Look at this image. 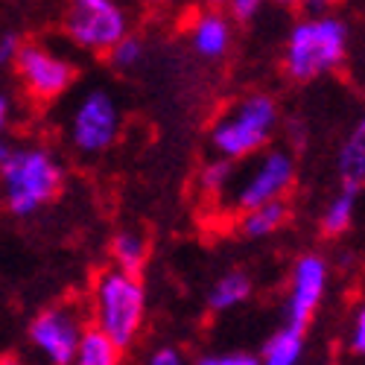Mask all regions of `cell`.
<instances>
[{
    "instance_id": "obj_27",
    "label": "cell",
    "mask_w": 365,
    "mask_h": 365,
    "mask_svg": "<svg viewBox=\"0 0 365 365\" xmlns=\"http://www.w3.org/2000/svg\"><path fill=\"white\" fill-rule=\"evenodd\" d=\"M333 4L336 0H301L304 12H333Z\"/></svg>"
},
{
    "instance_id": "obj_9",
    "label": "cell",
    "mask_w": 365,
    "mask_h": 365,
    "mask_svg": "<svg viewBox=\"0 0 365 365\" xmlns=\"http://www.w3.org/2000/svg\"><path fill=\"white\" fill-rule=\"evenodd\" d=\"M88 333V316L76 304H53L26 324V345L36 365H71Z\"/></svg>"
},
{
    "instance_id": "obj_26",
    "label": "cell",
    "mask_w": 365,
    "mask_h": 365,
    "mask_svg": "<svg viewBox=\"0 0 365 365\" xmlns=\"http://www.w3.org/2000/svg\"><path fill=\"white\" fill-rule=\"evenodd\" d=\"M12 120H15V94L6 88L4 94H0V126L9 129V126H12Z\"/></svg>"
},
{
    "instance_id": "obj_23",
    "label": "cell",
    "mask_w": 365,
    "mask_h": 365,
    "mask_svg": "<svg viewBox=\"0 0 365 365\" xmlns=\"http://www.w3.org/2000/svg\"><path fill=\"white\" fill-rule=\"evenodd\" d=\"M21 47H24V38L18 33H12V29H6V33L0 36V65L12 68L18 53H21Z\"/></svg>"
},
{
    "instance_id": "obj_31",
    "label": "cell",
    "mask_w": 365,
    "mask_h": 365,
    "mask_svg": "<svg viewBox=\"0 0 365 365\" xmlns=\"http://www.w3.org/2000/svg\"><path fill=\"white\" fill-rule=\"evenodd\" d=\"M71 6H76V4H97V0H68Z\"/></svg>"
},
{
    "instance_id": "obj_11",
    "label": "cell",
    "mask_w": 365,
    "mask_h": 365,
    "mask_svg": "<svg viewBox=\"0 0 365 365\" xmlns=\"http://www.w3.org/2000/svg\"><path fill=\"white\" fill-rule=\"evenodd\" d=\"M187 41L205 62H222L234 47V21L225 9L202 6L187 24Z\"/></svg>"
},
{
    "instance_id": "obj_5",
    "label": "cell",
    "mask_w": 365,
    "mask_h": 365,
    "mask_svg": "<svg viewBox=\"0 0 365 365\" xmlns=\"http://www.w3.org/2000/svg\"><path fill=\"white\" fill-rule=\"evenodd\" d=\"M123 129V111L117 97L103 85L82 88L62 117L65 143L79 158H100L117 143Z\"/></svg>"
},
{
    "instance_id": "obj_24",
    "label": "cell",
    "mask_w": 365,
    "mask_h": 365,
    "mask_svg": "<svg viewBox=\"0 0 365 365\" xmlns=\"http://www.w3.org/2000/svg\"><path fill=\"white\" fill-rule=\"evenodd\" d=\"M348 342H351V351H354V354H362V356H365V304L356 310V316H354V322H351V336H348Z\"/></svg>"
},
{
    "instance_id": "obj_22",
    "label": "cell",
    "mask_w": 365,
    "mask_h": 365,
    "mask_svg": "<svg viewBox=\"0 0 365 365\" xmlns=\"http://www.w3.org/2000/svg\"><path fill=\"white\" fill-rule=\"evenodd\" d=\"M196 365H260V356L242 354V351H228V354H205L196 359Z\"/></svg>"
},
{
    "instance_id": "obj_32",
    "label": "cell",
    "mask_w": 365,
    "mask_h": 365,
    "mask_svg": "<svg viewBox=\"0 0 365 365\" xmlns=\"http://www.w3.org/2000/svg\"><path fill=\"white\" fill-rule=\"evenodd\" d=\"M4 365H24V362H21V359H12V356H9V359H4Z\"/></svg>"
},
{
    "instance_id": "obj_7",
    "label": "cell",
    "mask_w": 365,
    "mask_h": 365,
    "mask_svg": "<svg viewBox=\"0 0 365 365\" xmlns=\"http://www.w3.org/2000/svg\"><path fill=\"white\" fill-rule=\"evenodd\" d=\"M12 73L26 100H33L36 106H50L71 94L79 68L71 56L53 50L44 41H24Z\"/></svg>"
},
{
    "instance_id": "obj_2",
    "label": "cell",
    "mask_w": 365,
    "mask_h": 365,
    "mask_svg": "<svg viewBox=\"0 0 365 365\" xmlns=\"http://www.w3.org/2000/svg\"><path fill=\"white\" fill-rule=\"evenodd\" d=\"M351 50V26L336 12H304L287 33L281 65L292 82H316L336 73Z\"/></svg>"
},
{
    "instance_id": "obj_21",
    "label": "cell",
    "mask_w": 365,
    "mask_h": 365,
    "mask_svg": "<svg viewBox=\"0 0 365 365\" xmlns=\"http://www.w3.org/2000/svg\"><path fill=\"white\" fill-rule=\"evenodd\" d=\"M266 4H269V0H228L225 12L231 15L234 24H252V21L260 18Z\"/></svg>"
},
{
    "instance_id": "obj_20",
    "label": "cell",
    "mask_w": 365,
    "mask_h": 365,
    "mask_svg": "<svg viewBox=\"0 0 365 365\" xmlns=\"http://www.w3.org/2000/svg\"><path fill=\"white\" fill-rule=\"evenodd\" d=\"M143 56H146V41L138 36V33H129L123 41H120L106 58H108V65L114 71H135L140 62H143Z\"/></svg>"
},
{
    "instance_id": "obj_17",
    "label": "cell",
    "mask_w": 365,
    "mask_h": 365,
    "mask_svg": "<svg viewBox=\"0 0 365 365\" xmlns=\"http://www.w3.org/2000/svg\"><path fill=\"white\" fill-rule=\"evenodd\" d=\"M237 173H240V164H237V161L210 155V158L202 164V170H199V190H202L207 199H214L217 205H222L225 196H228L231 187H234Z\"/></svg>"
},
{
    "instance_id": "obj_18",
    "label": "cell",
    "mask_w": 365,
    "mask_h": 365,
    "mask_svg": "<svg viewBox=\"0 0 365 365\" xmlns=\"http://www.w3.org/2000/svg\"><path fill=\"white\" fill-rule=\"evenodd\" d=\"M71 365H123V348L106 336L100 327H88Z\"/></svg>"
},
{
    "instance_id": "obj_25",
    "label": "cell",
    "mask_w": 365,
    "mask_h": 365,
    "mask_svg": "<svg viewBox=\"0 0 365 365\" xmlns=\"http://www.w3.org/2000/svg\"><path fill=\"white\" fill-rule=\"evenodd\" d=\"M149 365H187V359H185V354H181L178 348L164 345V348H158V351H152Z\"/></svg>"
},
{
    "instance_id": "obj_15",
    "label": "cell",
    "mask_w": 365,
    "mask_h": 365,
    "mask_svg": "<svg viewBox=\"0 0 365 365\" xmlns=\"http://www.w3.org/2000/svg\"><path fill=\"white\" fill-rule=\"evenodd\" d=\"M304 330L307 327L284 324L272 333L260 348V365H298L304 354Z\"/></svg>"
},
{
    "instance_id": "obj_3",
    "label": "cell",
    "mask_w": 365,
    "mask_h": 365,
    "mask_svg": "<svg viewBox=\"0 0 365 365\" xmlns=\"http://www.w3.org/2000/svg\"><path fill=\"white\" fill-rule=\"evenodd\" d=\"M281 129V108L278 100L255 91V94L240 97L228 108L217 114V120L207 129V149L210 155H220L228 161H249L272 146Z\"/></svg>"
},
{
    "instance_id": "obj_16",
    "label": "cell",
    "mask_w": 365,
    "mask_h": 365,
    "mask_svg": "<svg viewBox=\"0 0 365 365\" xmlns=\"http://www.w3.org/2000/svg\"><path fill=\"white\" fill-rule=\"evenodd\" d=\"M108 255H111V266L140 275V269L146 266V257H149L146 237H143L140 231H135V228H123V231H117V234L111 237Z\"/></svg>"
},
{
    "instance_id": "obj_30",
    "label": "cell",
    "mask_w": 365,
    "mask_h": 365,
    "mask_svg": "<svg viewBox=\"0 0 365 365\" xmlns=\"http://www.w3.org/2000/svg\"><path fill=\"white\" fill-rule=\"evenodd\" d=\"M269 4H275L281 9H295V6H301V0H269Z\"/></svg>"
},
{
    "instance_id": "obj_12",
    "label": "cell",
    "mask_w": 365,
    "mask_h": 365,
    "mask_svg": "<svg viewBox=\"0 0 365 365\" xmlns=\"http://www.w3.org/2000/svg\"><path fill=\"white\" fill-rule=\"evenodd\" d=\"M336 173L342 187L362 190L365 187V117H359L345 135L336 152Z\"/></svg>"
},
{
    "instance_id": "obj_1",
    "label": "cell",
    "mask_w": 365,
    "mask_h": 365,
    "mask_svg": "<svg viewBox=\"0 0 365 365\" xmlns=\"http://www.w3.org/2000/svg\"><path fill=\"white\" fill-rule=\"evenodd\" d=\"M4 205L15 220H33L58 196L65 185V164L58 152L41 140H12L0 146Z\"/></svg>"
},
{
    "instance_id": "obj_14",
    "label": "cell",
    "mask_w": 365,
    "mask_h": 365,
    "mask_svg": "<svg viewBox=\"0 0 365 365\" xmlns=\"http://www.w3.org/2000/svg\"><path fill=\"white\" fill-rule=\"evenodd\" d=\"M252 278L249 272L242 269H231L225 275H220L214 281V287L207 289V310L210 313H228V310H237L240 304H246L252 298Z\"/></svg>"
},
{
    "instance_id": "obj_19",
    "label": "cell",
    "mask_w": 365,
    "mask_h": 365,
    "mask_svg": "<svg viewBox=\"0 0 365 365\" xmlns=\"http://www.w3.org/2000/svg\"><path fill=\"white\" fill-rule=\"evenodd\" d=\"M356 196H359V190L342 187L336 196H333V199L324 205L322 222H319L322 231H324V237H339V234H345V231L351 228L354 210H356Z\"/></svg>"
},
{
    "instance_id": "obj_6",
    "label": "cell",
    "mask_w": 365,
    "mask_h": 365,
    "mask_svg": "<svg viewBox=\"0 0 365 365\" xmlns=\"http://www.w3.org/2000/svg\"><path fill=\"white\" fill-rule=\"evenodd\" d=\"M298 161L289 146H269L260 155L240 164L237 181L231 193L225 196L222 207L228 214H246L260 205L287 199V193L295 185Z\"/></svg>"
},
{
    "instance_id": "obj_10",
    "label": "cell",
    "mask_w": 365,
    "mask_h": 365,
    "mask_svg": "<svg viewBox=\"0 0 365 365\" xmlns=\"http://www.w3.org/2000/svg\"><path fill=\"white\" fill-rule=\"evenodd\" d=\"M330 266L327 257L319 252H307L292 263L289 272V292H287V324L307 327L316 316L319 304L327 292Z\"/></svg>"
},
{
    "instance_id": "obj_29",
    "label": "cell",
    "mask_w": 365,
    "mask_h": 365,
    "mask_svg": "<svg viewBox=\"0 0 365 365\" xmlns=\"http://www.w3.org/2000/svg\"><path fill=\"white\" fill-rule=\"evenodd\" d=\"M199 6H207V9H225L228 0H199Z\"/></svg>"
},
{
    "instance_id": "obj_8",
    "label": "cell",
    "mask_w": 365,
    "mask_h": 365,
    "mask_svg": "<svg viewBox=\"0 0 365 365\" xmlns=\"http://www.w3.org/2000/svg\"><path fill=\"white\" fill-rule=\"evenodd\" d=\"M132 33V15L120 0H97V4L68 6L62 18V36L88 56H108Z\"/></svg>"
},
{
    "instance_id": "obj_4",
    "label": "cell",
    "mask_w": 365,
    "mask_h": 365,
    "mask_svg": "<svg viewBox=\"0 0 365 365\" xmlns=\"http://www.w3.org/2000/svg\"><path fill=\"white\" fill-rule=\"evenodd\" d=\"M91 322L111 336L120 348H129L146 319V287L140 275L117 266L103 269L91 289Z\"/></svg>"
},
{
    "instance_id": "obj_28",
    "label": "cell",
    "mask_w": 365,
    "mask_h": 365,
    "mask_svg": "<svg viewBox=\"0 0 365 365\" xmlns=\"http://www.w3.org/2000/svg\"><path fill=\"white\" fill-rule=\"evenodd\" d=\"M140 4H143L146 9H158V12H164V9H175V6H181V0H140Z\"/></svg>"
},
{
    "instance_id": "obj_13",
    "label": "cell",
    "mask_w": 365,
    "mask_h": 365,
    "mask_svg": "<svg viewBox=\"0 0 365 365\" xmlns=\"http://www.w3.org/2000/svg\"><path fill=\"white\" fill-rule=\"evenodd\" d=\"M287 220H289V202L278 199L255 210H246V214H237V234L246 240H266L275 231H281Z\"/></svg>"
}]
</instances>
